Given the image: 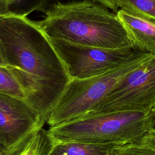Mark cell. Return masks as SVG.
Here are the masks:
<instances>
[{
  "label": "cell",
  "instance_id": "1",
  "mask_svg": "<svg viewBox=\"0 0 155 155\" xmlns=\"http://www.w3.org/2000/svg\"><path fill=\"white\" fill-rule=\"evenodd\" d=\"M0 41L7 67L25 100L47 122L71 81L63 62L36 22L27 16H1Z\"/></svg>",
  "mask_w": 155,
  "mask_h": 155
},
{
  "label": "cell",
  "instance_id": "2",
  "mask_svg": "<svg viewBox=\"0 0 155 155\" xmlns=\"http://www.w3.org/2000/svg\"><path fill=\"white\" fill-rule=\"evenodd\" d=\"M36 22L49 38L106 48L131 45L116 13L91 0L58 1Z\"/></svg>",
  "mask_w": 155,
  "mask_h": 155
},
{
  "label": "cell",
  "instance_id": "3",
  "mask_svg": "<svg viewBox=\"0 0 155 155\" xmlns=\"http://www.w3.org/2000/svg\"><path fill=\"white\" fill-rule=\"evenodd\" d=\"M153 119L151 112L102 113L50 127L48 131L54 142L78 141L121 146L139 142L152 127Z\"/></svg>",
  "mask_w": 155,
  "mask_h": 155
},
{
  "label": "cell",
  "instance_id": "4",
  "mask_svg": "<svg viewBox=\"0 0 155 155\" xmlns=\"http://www.w3.org/2000/svg\"><path fill=\"white\" fill-rule=\"evenodd\" d=\"M153 56L136 50L127 61L105 73L71 80L46 123L54 127L87 116L121 79Z\"/></svg>",
  "mask_w": 155,
  "mask_h": 155
},
{
  "label": "cell",
  "instance_id": "5",
  "mask_svg": "<svg viewBox=\"0 0 155 155\" xmlns=\"http://www.w3.org/2000/svg\"><path fill=\"white\" fill-rule=\"evenodd\" d=\"M154 102L155 55L121 79L87 116L117 111L151 112Z\"/></svg>",
  "mask_w": 155,
  "mask_h": 155
},
{
  "label": "cell",
  "instance_id": "6",
  "mask_svg": "<svg viewBox=\"0 0 155 155\" xmlns=\"http://www.w3.org/2000/svg\"><path fill=\"white\" fill-rule=\"evenodd\" d=\"M49 39L71 80L84 79L105 73L124 63L136 51L131 45L106 48L79 45L54 38Z\"/></svg>",
  "mask_w": 155,
  "mask_h": 155
},
{
  "label": "cell",
  "instance_id": "7",
  "mask_svg": "<svg viewBox=\"0 0 155 155\" xmlns=\"http://www.w3.org/2000/svg\"><path fill=\"white\" fill-rule=\"evenodd\" d=\"M45 122L24 99L0 93V151L4 154Z\"/></svg>",
  "mask_w": 155,
  "mask_h": 155
},
{
  "label": "cell",
  "instance_id": "8",
  "mask_svg": "<svg viewBox=\"0 0 155 155\" xmlns=\"http://www.w3.org/2000/svg\"><path fill=\"white\" fill-rule=\"evenodd\" d=\"M116 13L133 48L155 55V23L120 8Z\"/></svg>",
  "mask_w": 155,
  "mask_h": 155
},
{
  "label": "cell",
  "instance_id": "9",
  "mask_svg": "<svg viewBox=\"0 0 155 155\" xmlns=\"http://www.w3.org/2000/svg\"><path fill=\"white\" fill-rule=\"evenodd\" d=\"M54 143L48 130L40 127L27 135L4 155H48Z\"/></svg>",
  "mask_w": 155,
  "mask_h": 155
},
{
  "label": "cell",
  "instance_id": "10",
  "mask_svg": "<svg viewBox=\"0 0 155 155\" xmlns=\"http://www.w3.org/2000/svg\"><path fill=\"white\" fill-rule=\"evenodd\" d=\"M116 147L119 146L78 141L54 142L48 155H113Z\"/></svg>",
  "mask_w": 155,
  "mask_h": 155
},
{
  "label": "cell",
  "instance_id": "11",
  "mask_svg": "<svg viewBox=\"0 0 155 155\" xmlns=\"http://www.w3.org/2000/svg\"><path fill=\"white\" fill-rule=\"evenodd\" d=\"M118 8L155 23V0H117Z\"/></svg>",
  "mask_w": 155,
  "mask_h": 155
},
{
  "label": "cell",
  "instance_id": "12",
  "mask_svg": "<svg viewBox=\"0 0 155 155\" xmlns=\"http://www.w3.org/2000/svg\"><path fill=\"white\" fill-rule=\"evenodd\" d=\"M58 0H12L9 7V13L27 16L33 12L45 13Z\"/></svg>",
  "mask_w": 155,
  "mask_h": 155
},
{
  "label": "cell",
  "instance_id": "13",
  "mask_svg": "<svg viewBox=\"0 0 155 155\" xmlns=\"http://www.w3.org/2000/svg\"><path fill=\"white\" fill-rule=\"evenodd\" d=\"M0 93L25 99L24 93L7 67L0 65Z\"/></svg>",
  "mask_w": 155,
  "mask_h": 155
},
{
  "label": "cell",
  "instance_id": "14",
  "mask_svg": "<svg viewBox=\"0 0 155 155\" xmlns=\"http://www.w3.org/2000/svg\"><path fill=\"white\" fill-rule=\"evenodd\" d=\"M113 155H155V150L140 142L116 147Z\"/></svg>",
  "mask_w": 155,
  "mask_h": 155
},
{
  "label": "cell",
  "instance_id": "15",
  "mask_svg": "<svg viewBox=\"0 0 155 155\" xmlns=\"http://www.w3.org/2000/svg\"><path fill=\"white\" fill-rule=\"evenodd\" d=\"M139 142L155 150V128L151 127L144 134Z\"/></svg>",
  "mask_w": 155,
  "mask_h": 155
},
{
  "label": "cell",
  "instance_id": "16",
  "mask_svg": "<svg viewBox=\"0 0 155 155\" xmlns=\"http://www.w3.org/2000/svg\"><path fill=\"white\" fill-rule=\"evenodd\" d=\"M96 3H98L104 7L108 8L112 12L116 13L118 10L117 0H91Z\"/></svg>",
  "mask_w": 155,
  "mask_h": 155
},
{
  "label": "cell",
  "instance_id": "17",
  "mask_svg": "<svg viewBox=\"0 0 155 155\" xmlns=\"http://www.w3.org/2000/svg\"><path fill=\"white\" fill-rule=\"evenodd\" d=\"M12 0H0V17L9 13V7Z\"/></svg>",
  "mask_w": 155,
  "mask_h": 155
},
{
  "label": "cell",
  "instance_id": "18",
  "mask_svg": "<svg viewBox=\"0 0 155 155\" xmlns=\"http://www.w3.org/2000/svg\"><path fill=\"white\" fill-rule=\"evenodd\" d=\"M0 65L7 67V62L6 61L4 53L2 50V47L0 41Z\"/></svg>",
  "mask_w": 155,
  "mask_h": 155
},
{
  "label": "cell",
  "instance_id": "19",
  "mask_svg": "<svg viewBox=\"0 0 155 155\" xmlns=\"http://www.w3.org/2000/svg\"><path fill=\"white\" fill-rule=\"evenodd\" d=\"M151 113L153 114V117H154L155 116V102L153 104V107H152V108L151 109Z\"/></svg>",
  "mask_w": 155,
  "mask_h": 155
},
{
  "label": "cell",
  "instance_id": "20",
  "mask_svg": "<svg viewBox=\"0 0 155 155\" xmlns=\"http://www.w3.org/2000/svg\"><path fill=\"white\" fill-rule=\"evenodd\" d=\"M152 128H155V116L153 117L152 120Z\"/></svg>",
  "mask_w": 155,
  "mask_h": 155
},
{
  "label": "cell",
  "instance_id": "21",
  "mask_svg": "<svg viewBox=\"0 0 155 155\" xmlns=\"http://www.w3.org/2000/svg\"><path fill=\"white\" fill-rule=\"evenodd\" d=\"M0 155H4V154L1 151H0Z\"/></svg>",
  "mask_w": 155,
  "mask_h": 155
}]
</instances>
